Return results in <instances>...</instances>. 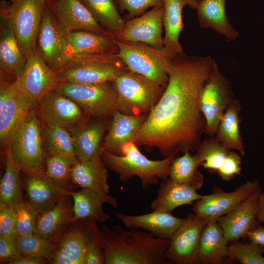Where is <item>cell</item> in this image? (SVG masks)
I'll return each instance as SVG.
<instances>
[{
    "label": "cell",
    "mask_w": 264,
    "mask_h": 264,
    "mask_svg": "<svg viewBox=\"0 0 264 264\" xmlns=\"http://www.w3.org/2000/svg\"><path fill=\"white\" fill-rule=\"evenodd\" d=\"M207 223L201 217L189 213L184 222L170 239L166 253L167 260L176 264H199L200 237Z\"/></svg>",
    "instance_id": "cell-16"
},
{
    "label": "cell",
    "mask_w": 264,
    "mask_h": 264,
    "mask_svg": "<svg viewBox=\"0 0 264 264\" xmlns=\"http://www.w3.org/2000/svg\"><path fill=\"white\" fill-rule=\"evenodd\" d=\"M68 193L73 199V221L79 219H90L97 222H105L109 219V215L105 212L103 205L109 204L114 208L118 205L116 198L109 194L88 189Z\"/></svg>",
    "instance_id": "cell-25"
},
{
    "label": "cell",
    "mask_w": 264,
    "mask_h": 264,
    "mask_svg": "<svg viewBox=\"0 0 264 264\" xmlns=\"http://www.w3.org/2000/svg\"><path fill=\"white\" fill-rule=\"evenodd\" d=\"M111 83L117 96V111L129 115H148L165 88L138 73L128 70Z\"/></svg>",
    "instance_id": "cell-5"
},
{
    "label": "cell",
    "mask_w": 264,
    "mask_h": 264,
    "mask_svg": "<svg viewBox=\"0 0 264 264\" xmlns=\"http://www.w3.org/2000/svg\"><path fill=\"white\" fill-rule=\"evenodd\" d=\"M27 59L22 53L4 6L0 13V72L15 79L23 71Z\"/></svg>",
    "instance_id": "cell-23"
},
{
    "label": "cell",
    "mask_w": 264,
    "mask_h": 264,
    "mask_svg": "<svg viewBox=\"0 0 264 264\" xmlns=\"http://www.w3.org/2000/svg\"><path fill=\"white\" fill-rule=\"evenodd\" d=\"M22 255L19 252L16 243L0 238V264H9Z\"/></svg>",
    "instance_id": "cell-47"
},
{
    "label": "cell",
    "mask_w": 264,
    "mask_h": 264,
    "mask_svg": "<svg viewBox=\"0 0 264 264\" xmlns=\"http://www.w3.org/2000/svg\"><path fill=\"white\" fill-rule=\"evenodd\" d=\"M77 160L62 154L47 156L44 177L66 191H74L71 170Z\"/></svg>",
    "instance_id": "cell-39"
},
{
    "label": "cell",
    "mask_w": 264,
    "mask_h": 264,
    "mask_svg": "<svg viewBox=\"0 0 264 264\" xmlns=\"http://www.w3.org/2000/svg\"><path fill=\"white\" fill-rule=\"evenodd\" d=\"M18 237L14 208L0 205V238L16 243Z\"/></svg>",
    "instance_id": "cell-44"
},
{
    "label": "cell",
    "mask_w": 264,
    "mask_h": 264,
    "mask_svg": "<svg viewBox=\"0 0 264 264\" xmlns=\"http://www.w3.org/2000/svg\"><path fill=\"white\" fill-rule=\"evenodd\" d=\"M7 148L15 164L26 176L44 177L47 155L35 110H31L12 135Z\"/></svg>",
    "instance_id": "cell-4"
},
{
    "label": "cell",
    "mask_w": 264,
    "mask_h": 264,
    "mask_svg": "<svg viewBox=\"0 0 264 264\" xmlns=\"http://www.w3.org/2000/svg\"><path fill=\"white\" fill-rule=\"evenodd\" d=\"M216 63L209 56L177 53L168 66L169 80L162 96L132 141L147 150L156 148L164 158L196 151L206 126L201 94Z\"/></svg>",
    "instance_id": "cell-1"
},
{
    "label": "cell",
    "mask_w": 264,
    "mask_h": 264,
    "mask_svg": "<svg viewBox=\"0 0 264 264\" xmlns=\"http://www.w3.org/2000/svg\"><path fill=\"white\" fill-rule=\"evenodd\" d=\"M67 34L51 9L45 6L36 47L45 64L56 72L67 66L71 60L67 55Z\"/></svg>",
    "instance_id": "cell-15"
},
{
    "label": "cell",
    "mask_w": 264,
    "mask_h": 264,
    "mask_svg": "<svg viewBox=\"0 0 264 264\" xmlns=\"http://www.w3.org/2000/svg\"><path fill=\"white\" fill-rule=\"evenodd\" d=\"M199 161L195 155H191L189 152L175 158L172 162L169 171V178L172 180L189 185L197 191L203 184L204 177L198 168Z\"/></svg>",
    "instance_id": "cell-36"
},
{
    "label": "cell",
    "mask_w": 264,
    "mask_h": 264,
    "mask_svg": "<svg viewBox=\"0 0 264 264\" xmlns=\"http://www.w3.org/2000/svg\"><path fill=\"white\" fill-rule=\"evenodd\" d=\"M46 262H49V261L46 259L21 256L12 261L10 264H44L46 263Z\"/></svg>",
    "instance_id": "cell-50"
},
{
    "label": "cell",
    "mask_w": 264,
    "mask_h": 264,
    "mask_svg": "<svg viewBox=\"0 0 264 264\" xmlns=\"http://www.w3.org/2000/svg\"><path fill=\"white\" fill-rule=\"evenodd\" d=\"M4 152L5 170L0 180V205L14 208L23 200L21 171L14 161L9 148Z\"/></svg>",
    "instance_id": "cell-35"
},
{
    "label": "cell",
    "mask_w": 264,
    "mask_h": 264,
    "mask_svg": "<svg viewBox=\"0 0 264 264\" xmlns=\"http://www.w3.org/2000/svg\"><path fill=\"white\" fill-rule=\"evenodd\" d=\"M0 73V142L4 151L10 140L32 109L26 97L20 91L15 79Z\"/></svg>",
    "instance_id": "cell-12"
},
{
    "label": "cell",
    "mask_w": 264,
    "mask_h": 264,
    "mask_svg": "<svg viewBox=\"0 0 264 264\" xmlns=\"http://www.w3.org/2000/svg\"><path fill=\"white\" fill-rule=\"evenodd\" d=\"M73 218V199L67 193L61 197L53 208L39 214L34 233L57 243Z\"/></svg>",
    "instance_id": "cell-21"
},
{
    "label": "cell",
    "mask_w": 264,
    "mask_h": 264,
    "mask_svg": "<svg viewBox=\"0 0 264 264\" xmlns=\"http://www.w3.org/2000/svg\"><path fill=\"white\" fill-rule=\"evenodd\" d=\"M103 120L86 122L68 130L77 159L85 161L102 157L104 148L101 141L106 129V123Z\"/></svg>",
    "instance_id": "cell-24"
},
{
    "label": "cell",
    "mask_w": 264,
    "mask_h": 264,
    "mask_svg": "<svg viewBox=\"0 0 264 264\" xmlns=\"http://www.w3.org/2000/svg\"><path fill=\"white\" fill-rule=\"evenodd\" d=\"M261 187L257 180H247L233 192H225L217 189L198 200L193 207L194 214L203 219L207 223L217 221L220 218Z\"/></svg>",
    "instance_id": "cell-17"
},
{
    "label": "cell",
    "mask_w": 264,
    "mask_h": 264,
    "mask_svg": "<svg viewBox=\"0 0 264 264\" xmlns=\"http://www.w3.org/2000/svg\"><path fill=\"white\" fill-rule=\"evenodd\" d=\"M264 246L256 243L238 241L228 245L230 261H238L242 264H264Z\"/></svg>",
    "instance_id": "cell-42"
},
{
    "label": "cell",
    "mask_w": 264,
    "mask_h": 264,
    "mask_svg": "<svg viewBox=\"0 0 264 264\" xmlns=\"http://www.w3.org/2000/svg\"><path fill=\"white\" fill-rule=\"evenodd\" d=\"M241 110L240 102L235 98L226 109L214 138L227 150L238 151L244 156L243 138L240 130Z\"/></svg>",
    "instance_id": "cell-32"
},
{
    "label": "cell",
    "mask_w": 264,
    "mask_h": 264,
    "mask_svg": "<svg viewBox=\"0 0 264 264\" xmlns=\"http://www.w3.org/2000/svg\"><path fill=\"white\" fill-rule=\"evenodd\" d=\"M185 5L188 6L193 9H196L198 3L201 0H183Z\"/></svg>",
    "instance_id": "cell-51"
},
{
    "label": "cell",
    "mask_w": 264,
    "mask_h": 264,
    "mask_svg": "<svg viewBox=\"0 0 264 264\" xmlns=\"http://www.w3.org/2000/svg\"><path fill=\"white\" fill-rule=\"evenodd\" d=\"M228 241L217 221L207 223L201 233L198 251L199 264H218L228 260Z\"/></svg>",
    "instance_id": "cell-31"
},
{
    "label": "cell",
    "mask_w": 264,
    "mask_h": 264,
    "mask_svg": "<svg viewBox=\"0 0 264 264\" xmlns=\"http://www.w3.org/2000/svg\"><path fill=\"white\" fill-rule=\"evenodd\" d=\"M97 21L115 36L125 23L120 16L117 0H82Z\"/></svg>",
    "instance_id": "cell-37"
},
{
    "label": "cell",
    "mask_w": 264,
    "mask_h": 264,
    "mask_svg": "<svg viewBox=\"0 0 264 264\" xmlns=\"http://www.w3.org/2000/svg\"><path fill=\"white\" fill-rule=\"evenodd\" d=\"M67 56L74 57L118 52L115 38L87 31L68 33Z\"/></svg>",
    "instance_id": "cell-27"
},
{
    "label": "cell",
    "mask_w": 264,
    "mask_h": 264,
    "mask_svg": "<svg viewBox=\"0 0 264 264\" xmlns=\"http://www.w3.org/2000/svg\"><path fill=\"white\" fill-rule=\"evenodd\" d=\"M106 167L102 157L85 161L77 159L71 168L72 181L81 189L109 194L110 186Z\"/></svg>",
    "instance_id": "cell-28"
},
{
    "label": "cell",
    "mask_w": 264,
    "mask_h": 264,
    "mask_svg": "<svg viewBox=\"0 0 264 264\" xmlns=\"http://www.w3.org/2000/svg\"><path fill=\"white\" fill-rule=\"evenodd\" d=\"M75 102L88 116H112L117 110V96L111 82L92 84L62 82L55 90Z\"/></svg>",
    "instance_id": "cell-9"
},
{
    "label": "cell",
    "mask_w": 264,
    "mask_h": 264,
    "mask_svg": "<svg viewBox=\"0 0 264 264\" xmlns=\"http://www.w3.org/2000/svg\"><path fill=\"white\" fill-rule=\"evenodd\" d=\"M185 6L183 0H164V46L176 53L183 52L179 38L184 27L182 11Z\"/></svg>",
    "instance_id": "cell-34"
},
{
    "label": "cell",
    "mask_w": 264,
    "mask_h": 264,
    "mask_svg": "<svg viewBox=\"0 0 264 264\" xmlns=\"http://www.w3.org/2000/svg\"><path fill=\"white\" fill-rule=\"evenodd\" d=\"M226 0H201L198 3V19L203 29H211L224 36L228 40H234L239 33L229 22L225 11Z\"/></svg>",
    "instance_id": "cell-30"
},
{
    "label": "cell",
    "mask_w": 264,
    "mask_h": 264,
    "mask_svg": "<svg viewBox=\"0 0 264 264\" xmlns=\"http://www.w3.org/2000/svg\"><path fill=\"white\" fill-rule=\"evenodd\" d=\"M113 214L127 229L143 228L155 237L166 239H170L185 220L174 216L171 212L153 211L134 216L118 212Z\"/></svg>",
    "instance_id": "cell-22"
},
{
    "label": "cell",
    "mask_w": 264,
    "mask_h": 264,
    "mask_svg": "<svg viewBox=\"0 0 264 264\" xmlns=\"http://www.w3.org/2000/svg\"><path fill=\"white\" fill-rule=\"evenodd\" d=\"M262 190L260 188L217 220L228 242L247 238L249 231L264 223V193Z\"/></svg>",
    "instance_id": "cell-13"
},
{
    "label": "cell",
    "mask_w": 264,
    "mask_h": 264,
    "mask_svg": "<svg viewBox=\"0 0 264 264\" xmlns=\"http://www.w3.org/2000/svg\"><path fill=\"white\" fill-rule=\"evenodd\" d=\"M242 157L236 151H229L217 173L221 179L229 181L235 175H240L242 170Z\"/></svg>",
    "instance_id": "cell-46"
},
{
    "label": "cell",
    "mask_w": 264,
    "mask_h": 264,
    "mask_svg": "<svg viewBox=\"0 0 264 264\" xmlns=\"http://www.w3.org/2000/svg\"><path fill=\"white\" fill-rule=\"evenodd\" d=\"M16 247L20 254L25 257L44 258L50 262L56 249L57 243L49 242L39 234L19 237Z\"/></svg>",
    "instance_id": "cell-41"
},
{
    "label": "cell",
    "mask_w": 264,
    "mask_h": 264,
    "mask_svg": "<svg viewBox=\"0 0 264 264\" xmlns=\"http://www.w3.org/2000/svg\"><path fill=\"white\" fill-rule=\"evenodd\" d=\"M229 151L214 137H210L200 142L196 150L195 155L199 166L208 169L211 173H217Z\"/></svg>",
    "instance_id": "cell-40"
},
{
    "label": "cell",
    "mask_w": 264,
    "mask_h": 264,
    "mask_svg": "<svg viewBox=\"0 0 264 264\" xmlns=\"http://www.w3.org/2000/svg\"><path fill=\"white\" fill-rule=\"evenodd\" d=\"M15 82L35 110L44 97L62 83L57 72L44 62L37 47L27 59L23 71Z\"/></svg>",
    "instance_id": "cell-14"
},
{
    "label": "cell",
    "mask_w": 264,
    "mask_h": 264,
    "mask_svg": "<svg viewBox=\"0 0 264 264\" xmlns=\"http://www.w3.org/2000/svg\"><path fill=\"white\" fill-rule=\"evenodd\" d=\"M148 115H129L116 111L112 116L108 132L102 145L104 149L118 155L121 147L132 137L146 119Z\"/></svg>",
    "instance_id": "cell-26"
},
{
    "label": "cell",
    "mask_w": 264,
    "mask_h": 264,
    "mask_svg": "<svg viewBox=\"0 0 264 264\" xmlns=\"http://www.w3.org/2000/svg\"><path fill=\"white\" fill-rule=\"evenodd\" d=\"M36 110L44 124L67 130L84 124L88 116L75 102L55 90L48 92Z\"/></svg>",
    "instance_id": "cell-18"
},
{
    "label": "cell",
    "mask_w": 264,
    "mask_h": 264,
    "mask_svg": "<svg viewBox=\"0 0 264 264\" xmlns=\"http://www.w3.org/2000/svg\"><path fill=\"white\" fill-rule=\"evenodd\" d=\"M45 1H54L55 0H45Z\"/></svg>",
    "instance_id": "cell-52"
},
{
    "label": "cell",
    "mask_w": 264,
    "mask_h": 264,
    "mask_svg": "<svg viewBox=\"0 0 264 264\" xmlns=\"http://www.w3.org/2000/svg\"><path fill=\"white\" fill-rule=\"evenodd\" d=\"M118 56L131 71L141 74L166 88L169 77L167 67L177 53L164 46L154 48L141 42H126L114 39Z\"/></svg>",
    "instance_id": "cell-6"
},
{
    "label": "cell",
    "mask_w": 264,
    "mask_h": 264,
    "mask_svg": "<svg viewBox=\"0 0 264 264\" xmlns=\"http://www.w3.org/2000/svg\"><path fill=\"white\" fill-rule=\"evenodd\" d=\"M43 134L47 156L62 154L77 160L72 138L67 129L44 124Z\"/></svg>",
    "instance_id": "cell-38"
},
{
    "label": "cell",
    "mask_w": 264,
    "mask_h": 264,
    "mask_svg": "<svg viewBox=\"0 0 264 264\" xmlns=\"http://www.w3.org/2000/svg\"><path fill=\"white\" fill-rule=\"evenodd\" d=\"M202 196L192 187L168 177L160 183L157 197L151 203V208L154 211L172 212L178 206L190 204Z\"/></svg>",
    "instance_id": "cell-29"
},
{
    "label": "cell",
    "mask_w": 264,
    "mask_h": 264,
    "mask_svg": "<svg viewBox=\"0 0 264 264\" xmlns=\"http://www.w3.org/2000/svg\"><path fill=\"white\" fill-rule=\"evenodd\" d=\"M117 53L74 57L67 66L57 72V75L62 82L71 84L111 82L129 70Z\"/></svg>",
    "instance_id": "cell-7"
},
{
    "label": "cell",
    "mask_w": 264,
    "mask_h": 264,
    "mask_svg": "<svg viewBox=\"0 0 264 264\" xmlns=\"http://www.w3.org/2000/svg\"><path fill=\"white\" fill-rule=\"evenodd\" d=\"M4 6L19 46L26 59L36 49L45 0H10Z\"/></svg>",
    "instance_id": "cell-10"
},
{
    "label": "cell",
    "mask_w": 264,
    "mask_h": 264,
    "mask_svg": "<svg viewBox=\"0 0 264 264\" xmlns=\"http://www.w3.org/2000/svg\"><path fill=\"white\" fill-rule=\"evenodd\" d=\"M126 230L121 225L112 229L103 225L101 233L105 264H166L170 239L155 237L151 232Z\"/></svg>",
    "instance_id": "cell-2"
},
{
    "label": "cell",
    "mask_w": 264,
    "mask_h": 264,
    "mask_svg": "<svg viewBox=\"0 0 264 264\" xmlns=\"http://www.w3.org/2000/svg\"><path fill=\"white\" fill-rule=\"evenodd\" d=\"M235 99L231 81L221 73L216 63L201 94L200 109L206 121L205 134L215 137L226 109Z\"/></svg>",
    "instance_id": "cell-11"
},
{
    "label": "cell",
    "mask_w": 264,
    "mask_h": 264,
    "mask_svg": "<svg viewBox=\"0 0 264 264\" xmlns=\"http://www.w3.org/2000/svg\"><path fill=\"white\" fill-rule=\"evenodd\" d=\"M106 256L103 243H95L86 250L83 264H105Z\"/></svg>",
    "instance_id": "cell-48"
},
{
    "label": "cell",
    "mask_w": 264,
    "mask_h": 264,
    "mask_svg": "<svg viewBox=\"0 0 264 264\" xmlns=\"http://www.w3.org/2000/svg\"><path fill=\"white\" fill-rule=\"evenodd\" d=\"M247 238L249 242L264 246V227L259 224L248 232Z\"/></svg>",
    "instance_id": "cell-49"
},
{
    "label": "cell",
    "mask_w": 264,
    "mask_h": 264,
    "mask_svg": "<svg viewBox=\"0 0 264 264\" xmlns=\"http://www.w3.org/2000/svg\"><path fill=\"white\" fill-rule=\"evenodd\" d=\"M24 188L29 201L40 213L53 208L63 195L68 193L45 177L26 176Z\"/></svg>",
    "instance_id": "cell-33"
},
{
    "label": "cell",
    "mask_w": 264,
    "mask_h": 264,
    "mask_svg": "<svg viewBox=\"0 0 264 264\" xmlns=\"http://www.w3.org/2000/svg\"><path fill=\"white\" fill-rule=\"evenodd\" d=\"M95 243H103L101 230L97 221L90 219L75 220L60 238L49 263L83 264L87 249Z\"/></svg>",
    "instance_id": "cell-8"
},
{
    "label": "cell",
    "mask_w": 264,
    "mask_h": 264,
    "mask_svg": "<svg viewBox=\"0 0 264 264\" xmlns=\"http://www.w3.org/2000/svg\"><path fill=\"white\" fill-rule=\"evenodd\" d=\"M14 209L19 237L34 233L37 218L40 214L37 208L29 201L22 200Z\"/></svg>",
    "instance_id": "cell-43"
},
{
    "label": "cell",
    "mask_w": 264,
    "mask_h": 264,
    "mask_svg": "<svg viewBox=\"0 0 264 264\" xmlns=\"http://www.w3.org/2000/svg\"><path fill=\"white\" fill-rule=\"evenodd\" d=\"M163 15L162 5L154 7L139 17L128 20L115 39L122 42L143 43L156 48H163Z\"/></svg>",
    "instance_id": "cell-19"
},
{
    "label": "cell",
    "mask_w": 264,
    "mask_h": 264,
    "mask_svg": "<svg viewBox=\"0 0 264 264\" xmlns=\"http://www.w3.org/2000/svg\"><path fill=\"white\" fill-rule=\"evenodd\" d=\"M51 10L64 31H87L115 38L80 0H55Z\"/></svg>",
    "instance_id": "cell-20"
},
{
    "label": "cell",
    "mask_w": 264,
    "mask_h": 264,
    "mask_svg": "<svg viewBox=\"0 0 264 264\" xmlns=\"http://www.w3.org/2000/svg\"><path fill=\"white\" fill-rule=\"evenodd\" d=\"M164 0H117L119 12L126 11L128 20L141 16L151 7L164 5Z\"/></svg>",
    "instance_id": "cell-45"
},
{
    "label": "cell",
    "mask_w": 264,
    "mask_h": 264,
    "mask_svg": "<svg viewBox=\"0 0 264 264\" xmlns=\"http://www.w3.org/2000/svg\"><path fill=\"white\" fill-rule=\"evenodd\" d=\"M176 155L173 154L160 160H151L131 141L121 147L118 155L104 149L102 159L107 168L119 175L120 181L127 182L137 176L142 188L147 189L149 186L156 184L159 179L169 177L171 164Z\"/></svg>",
    "instance_id": "cell-3"
}]
</instances>
